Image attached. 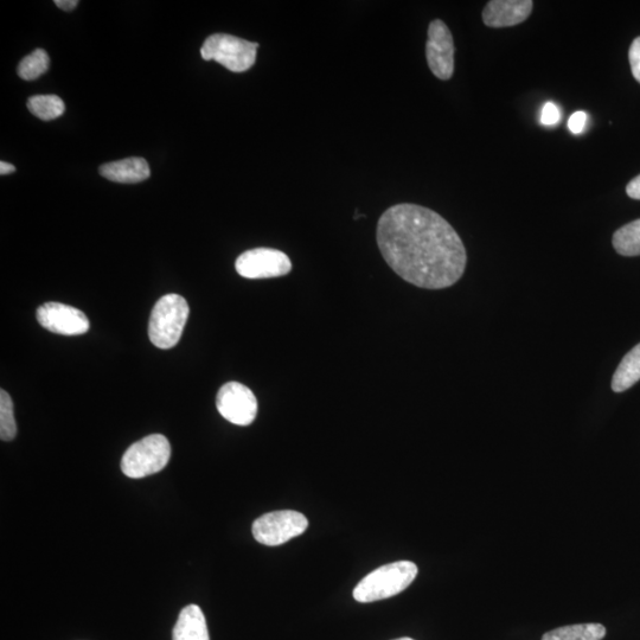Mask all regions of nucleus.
<instances>
[{"label":"nucleus","mask_w":640,"mask_h":640,"mask_svg":"<svg viewBox=\"0 0 640 640\" xmlns=\"http://www.w3.org/2000/svg\"><path fill=\"white\" fill-rule=\"evenodd\" d=\"M376 239L388 266L409 284L441 290L463 277L464 243L431 209L411 203L390 207L380 217Z\"/></svg>","instance_id":"f257e3e1"},{"label":"nucleus","mask_w":640,"mask_h":640,"mask_svg":"<svg viewBox=\"0 0 640 640\" xmlns=\"http://www.w3.org/2000/svg\"><path fill=\"white\" fill-rule=\"evenodd\" d=\"M626 194L633 198V200L640 201V175L633 178L632 181L627 184Z\"/></svg>","instance_id":"5701e85b"},{"label":"nucleus","mask_w":640,"mask_h":640,"mask_svg":"<svg viewBox=\"0 0 640 640\" xmlns=\"http://www.w3.org/2000/svg\"><path fill=\"white\" fill-rule=\"evenodd\" d=\"M640 380V344L636 345L623 361L620 362L616 373L613 375L612 390L614 393H623Z\"/></svg>","instance_id":"4468645a"},{"label":"nucleus","mask_w":640,"mask_h":640,"mask_svg":"<svg viewBox=\"0 0 640 640\" xmlns=\"http://www.w3.org/2000/svg\"><path fill=\"white\" fill-rule=\"evenodd\" d=\"M172 640H210L207 620L200 606L183 608L172 632Z\"/></svg>","instance_id":"ddd939ff"},{"label":"nucleus","mask_w":640,"mask_h":640,"mask_svg":"<svg viewBox=\"0 0 640 640\" xmlns=\"http://www.w3.org/2000/svg\"><path fill=\"white\" fill-rule=\"evenodd\" d=\"M561 119V113L559 107L553 104V102H547L543 106L541 112V124L544 126H555Z\"/></svg>","instance_id":"aec40b11"},{"label":"nucleus","mask_w":640,"mask_h":640,"mask_svg":"<svg viewBox=\"0 0 640 640\" xmlns=\"http://www.w3.org/2000/svg\"><path fill=\"white\" fill-rule=\"evenodd\" d=\"M587 114L585 112H575L568 120V128L574 134H580L585 130Z\"/></svg>","instance_id":"4be33fe9"},{"label":"nucleus","mask_w":640,"mask_h":640,"mask_svg":"<svg viewBox=\"0 0 640 640\" xmlns=\"http://www.w3.org/2000/svg\"><path fill=\"white\" fill-rule=\"evenodd\" d=\"M29 111L38 119L44 121L60 118L66 111V106L59 96L35 95L28 100Z\"/></svg>","instance_id":"f3484780"},{"label":"nucleus","mask_w":640,"mask_h":640,"mask_svg":"<svg viewBox=\"0 0 640 640\" xmlns=\"http://www.w3.org/2000/svg\"><path fill=\"white\" fill-rule=\"evenodd\" d=\"M394 640H414V639L405 637V638H399V639H394Z\"/></svg>","instance_id":"a878e982"},{"label":"nucleus","mask_w":640,"mask_h":640,"mask_svg":"<svg viewBox=\"0 0 640 640\" xmlns=\"http://www.w3.org/2000/svg\"><path fill=\"white\" fill-rule=\"evenodd\" d=\"M38 323L53 334L80 336L89 330V319L81 310L61 303H47L38 307Z\"/></svg>","instance_id":"9d476101"},{"label":"nucleus","mask_w":640,"mask_h":640,"mask_svg":"<svg viewBox=\"0 0 640 640\" xmlns=\"http://www.w3.org/2000/svg\"><path fill=\"white\" fill-rule=\"evenodd\" d=\"M534 3L531 0H492L483 11V22L489 28H509L526 22Z\"/></svg>","instance_id":"9b49d317"},{"label":"nucleus","mask_w":640,"mask_h":640,"mask_svg":"<svg viewBox=\"0 0 640 640\" xmlns=\"http://www.w3.org/2000/svg\"><path fill=\"white\" fill-rule=\"evenodd\" d=\"M50 59L46 51L37 49L27 57H24L18 66L19 78L25 81H34L48 72Z\"/></svg>","instance_id":"a211bd4d"},{"label":"nucleus","mask_w":640,"mask_h":640,"mask_svg":"<svg viewBox=\"0 0 640 640\" xmlns=\"http://www.w3.org/2000/svg\"><path fill=\"white\" fill-rule=\"evenodd\" d=\"M629 60L633 78L640 83V36L631 44Z\"/></svg>","instance_id":"412c9836"},{"label":"nucleus","mask_w":640,"mask_h":640,"mask_svg":"<svg viewBox=\"0 0 640 640\" xmlns=\"http://www.w3.org/2000/svg\"><path fill=\"white\" fill-rule=\"evenodd\" d=\"M170 457L169 440L162 434H151L128 448L121 459V471L128 478H145L162 471Z\"/></svg>","instance_id":"20e7f679"},{"label":"nucleus","mask_w":640,"mask_h":640,"mask_svg":"<svg viewBox=\"0 0 640 640\" xmlns=\"http://www.w3.org/2000/svg\"><path fill=\"white\" fill-rule=\"evenodd\" d=\"M235 268L246 279H270L290 273L292 262L277 249L255 248L241 254L235 262Z\"/></svg>","instance_id":"0eeeda50"},{"label":"nucleus","mask_w":640,"mask_h":640,"mask_svg":"<svg viewBox=\"0 0 640 640\" xmlns=\"http://www.w3.org/2000/svg\"><path fill=\"white\" fill-rule=\"evenodd\" d=\"M606 629L601 624H579L549 631L542 640H603Z\"/></svg>","instance_id":"2eb2a0df"},{"label":"nucleus","mask_w":640,"mask_h":640,"mask_svg":"<svg viewBox=\"0 0 640 640\" xmlns=\"http://www.w3.org/2000/svg\"><path fill=\"white\" fill-rule=\"evenodd\" d=\"M307 518L294 510L273 511L261 516L253 524V536L265 546L275 547L305 533Z\"/></svg>","instance_id":"423d86ee"},{"label":"nucleus","mask_w":640,"mask_h":640,"mask_svg":"<svg viewBox=\"0 0 640 640\" xmlns=\"http://www.w3.org/2000/svg\"><path fill=\"white\" fill-rule=\"evenodd\" d=\"M12 172H16V168L14 165L6 162L0 163V175L5 176L12 174Z\"/></svg>","instance_id":"393cba45"},{"label":"nucleus","mask_w":640,"mask_h":640,"mask_svg":"<svg viewBox=\"0 0 640 640\" xmlns=\"http://www.w3.org/2000/svg\"><path fill=\"white\" fill-rule=\"evenodd\" d=\"M55 5L64 11H72L79 5L78 0H55Z\"/></svg>","instance_id":"b1692460"},{"label":"nucleus","mask_w":640,"mask_h":640,"mask_svg":"<svg viewBox=\"0 0 640 640\" xmlns=\"http://www.w3.org/2000/svg\"><path fill=\"white\" fill-rule=\"evenodd\" d=\"M426 59L431 72L439 80H450L454 73L453 36L447 25L435 19L428 28Z\"/></svg>","instance_id":"1a4fd4ad"},{"label":"nucleus","mask_w":640,"mask_h":640,"mask_svg":"<svg viewBox=\"0 0 640 640\" xmlns=\"http://www.w3.org/2000/svg\"><path fill=\"white\" fill-rule=\"evenodd\" d=\"M189 305L178 294H166L153 307L150 323V341L159 349L176 347L188 322Z\"/></svg>","instance_id":"7ed1b4c3"},{"label":"nucleus","mask_w":640,"mask_h":640,"mask_svg":"<svg viewBox=\"0 0 640 640\" xmlns=\"http://www.w3.org/2000/svg\"><path fill=\"white\" fill-rule=\"evenodd\" d=\"M613 247L623 256L640 255V219L625 224L613 235Z\"/></svg>","instance_id":"dca6fc26"},{"label":"nucleus","mask_w":640,"mask_h":640,"mask_svg":"<svg viewBox=\"0 0 640 640\" xmlns=\"http://www.w3.org/2000/svg\"><path fill=\"white\" fill-rule=\"evenodd\" d=\"M418 572V566L412 561L389 563L363 578L355 587L354 598L366 604L395 597L412 584Z\"/></svg>","instance_id":"f03ea898"},{"label":"nucleus","mask_w":640,"mask_h":640,"mask_svg":"<svg viewBox=\"0 0 640 640\" xmlns=\"http://www.w3.org/2000/svg\"><path fill=\"white\" fill-rule=\"evenodd\" d=\"M259 44L227 34H214L207 38L201 49L203 60L222 64L230 72L243 73L256 61Z\"/></svg>","instance_id":"39448f33"},{"label":"nucleus","mask_w":640,"mask_h":640,"mask_svg":"<svg viewBox=\"0 0 640 640\" xmlns=\"http://www.w3.org/2000/svg\"><path fill=\"white\" fill-rule=\"evenodd\" d=\"M17 426L14 413V402L4 389L0 390V438L11 441L16 438Z\"/></svg>","instance_id":"6ab92c4d"},{"label":"nucleus","mask_w":640,"mask_h":640,"mask_svg":"<svg viewBox=\"0 0 640 640\" xmlns=\"http://www.w3.org/2000/svg\"><path fill=\"white\" fill-rule=\"evenodd\" d=\"M100 175L115 183L134 184L150 178V166L144 158L133 157L100 166Z\"/></svg>","instance_id":"f8f14e48"},{"label":"nucleus","mask_w":640,"mask_h":640,"mask_svg":"<svg viewBox=\"0 0 640 640\" xmlns=\"http://www.w3.org/2000/svg\"><path fill=\"white\" fill-rule=\"evenodd\" d=\"M217 411L238 426L253 424L258 414V400L252 390L239 382L223 384L216 398Z\"/></svg>","instance_id":"6e6552de"}]
</instances>
